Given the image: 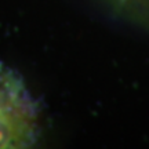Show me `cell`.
I'll list each match as a JSON object with an SVG mask.
<instances>
[{
  "mask_svg": "<svg viewBox=\"0 0 149 149\" xmlns=\"http://www.w3.org/2000/svg\"><path fill=\"white\" fill-rule=\"evenodd\" d=\"M39 115L21 79L0 66V149L28 148L36 141Z\"/></svg>",
  "mask_w": 149,
  "mask_h": 149,
  "instance_id": "obj_1",
  "label": "cell"
}]
</instances>
